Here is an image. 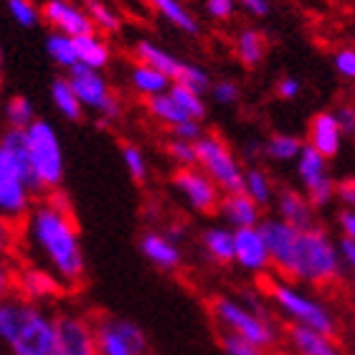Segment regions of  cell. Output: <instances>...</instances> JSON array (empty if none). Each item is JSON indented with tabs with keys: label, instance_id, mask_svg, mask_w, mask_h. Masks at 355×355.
Wrapping results in <instances>:
<instances>
[{
	"label": "cell",
	"instance_id": "5",
	"mask_svg": "<svg viewBox=\"0 0 355 355\" xmlns=\"http://www.w3.org/2000/svg\"><path fill=\"white\" fill-rule=\"evenodd\" d=\"M266 295L272 300V304L292 322L300 327H310L322 335H338V320H335L333 310L325 302H320L318 297L310 292H302L295 282L287 279H272L266 284Z\"/></svg>",
	"mask_w": 355,
	"mask_h": 355
},
{
	"label": "cell",
	"instance_id": "1",
	"mask_svg": "<svg viewBox=\"0 0 355 355\" xmlns=\"http://www.w3.org/2000/svg\"><path fill=\"white\" fill-rule=\"evenodd\" d=\"M21 241L33 249L44 269L56 277L64 287H79L87 274L82 236L74 221L69 200L59 191L46 193L33 203L21 221Z\"/></svg>",
	"mask_w": 355,
	"mask_h": 355
},
{
	"label": "cell",
	"instance_id": "11",
	"mask_svg": "<svg viewBox=\"0 0 355 355\" xmlns=\"http://www.w3.org/2000/svg\"><path fill=\"white\" fill-rule=\"evenodd\" d=\"M53 355H96L94 322L76 312L53 315Z\"/></svg>",
	"mask_w": 355,
	"mask_h": 355
},
{
	"label": "cell",
	"instance_id": "34",
	"mask_svg": "<svg viewBox=\"0 0 355 355\" xmlns=\"http://www.w3.org/2000/svg\"><path fill=\"white\" fill-rule=\"evenodd\" d=\"M46 56L56 64L59 69L69 71V69H74L79 61H76V41L74 38L64 36V33H49L46 36Z\"/></svg>",
	"mask_w": 355,
	"mask_h": 355
},
{
	"label": "cell",
	"instance_id": "27",
	"mask_svg": "<svg viewBox=\"0 0 355 355\" xmlns=\"http://www.w3.org/2000/svg\"><path fill=\"white\" fill-rule=\"evenodd\" d=\"M130 87L135 89V94H140L142 99H150V96H157V94H165L168 89H171V79L155 69L145 67V64H137L135 61L132 67H130Z\"/></svg>",
	"mask_w": 355,
	"mask_h": 355
},
{
	"label": "cell",
	"instance_id": "14",
	"mask_svg": "<svg viewBox=\"0 0 355 355\" xmlns=\"http://www.w3.org/2000/svg\"><path fill=\"white\" fill-rule=\"evenodd\" d=\"M64 292H67V287L49 269H44V266L31 264L15 269V295L23 297L26 302L31 304L53 302V300L64 297Z\"/></svg>",
	"mask_w": 355,
	"mask_h": 355
},
{
	"label": "cell",
	"instance_id": "23",
	"mask_svg": "<svg viewBox=\"0 0 355 355\" xmlns=\"http://www.w3.org/2000/svg\"><path fill=\"white\" fill-rule=\"evenodd\" d=\"M266 36L259 28L254 26H244V28L236 31V38H234V51H236V59L244 64L246 69H257L264 64L266 59Z\"/></svg>",
	"mask_w": 355,
	"mask_h": 355
},
{
	"label": "cell",
	"instance_id": "32",
	"mask_svg": "<svg viewBox=\"0 0 355 355\" xmlns=\"http://www.w3.org/2000/svg\"><path fill=\"white\" fill-rule=\"evenodd\" d=\"M36 117L38 114L33 102L23 94H10L3 102V110H0V119H3L6 130H26Z\"/></svg>",
	"mask_w": 355,
	"mask_h": 355
},
{
	"label": "cell",
	"instance_id": "52",
	"mask_svg": "<svg viewBox=\"0 0 355 355\" xmlns=\"http://www.w3.org/2000/svg\"><path fill=\"white\" fill-rule=\"evenodd\" d=\"M335 223L340 229V236L355 239V211L353 208H340L338 216H335Z\"/></svg>",
	"mask_w": 355,
	"mask_h": 355
},
{
	"label": "cell",
	"instance_id": "41",
	"mask_svg": "<svg viewBox=\"0 0 355 355\" xmlns=\"http://www.w3.org/2000/svg\"><path fill=\"white\" fill-rule=\"evenodd\" d=\"M21 244V223L3 218L0 216V257H10L15 252V246Z\"/></svg>",
	"mask_w": 355,
	"mask_h": 355
},
{
	"label": "cell",
	"instance_id": "21",
	"mask_svg": "<svg viewBox=\"0 0 355 355\" xmlns=\"http://www.w3.org/2000/svg\"><path fill=\"white\" fill-rule=\"evenodd\" d=\"M287 343L295 355H343V348L333 335H322L310 327L289 325Z\"/></svg>",
	"mask_w": 355,
	"mask_h": 355
},
{
	"label": "cell",
	"instance_id": "4",
	"mask_svg": "<svg viewBox=\"0 0 355 355\" xmlns=\"http://www.w3.org/2000/svg\"><path fill=\"white\" fill-rule=\"evenodd\" d=\"M23 140H26L28 165L36 180L38 196L59 191L64 183V173H67V160H64V148H61L56 127L49 119L36 117L23 130Z\"/></svg>",
	"mask_w": 355,
	"mask_h": 355
},
{
	"label": "cell",
	"instance_id": "42",
	"mask_svg": "<svg viewBox=\"0 0 355 355\" xmlns=\"http://www.w3.org/2000/svg\"><path fill=\"white\" fill-rule=\"evenodd\" d=\"M203 10H206L208 21L214 23H231L239 13L234 0H203Z\"/></svg>",
	"mask_w": 355,
	"mask_h": 355
},
{
	"label": "cell",
	"instance_id": "24",
	"mask_svg": "<svg viewBox=\"0 0 355 355\" xmlns=\"http://www.w3.org/2000/svg\"><path fill=\"white\" fill-rule=\"evenodd\" d=\"M74 41H76V61H79V67L104 71L112 64V59H114L110 41L104 36H99V33H89V36L74 38Z\"/></svg>",
	"mask_w": 355,
	"mask_h": 355
},
{
	"label": "cell",
	"instance_id": "54",
	"mask_svg": "<svg viewBox=\"0 0 355 355\" xmlns=\"http://www.w3.org/2000/svg\"><path fill=\"white\" fill-rule=\"evenodd\" d=\"M249 165H259L261 160V142H252L244 148V155H241Z\"/></svg>",
	"mask_w": 355,
	"mask_h": 355
},
{
	"label": "cell",
	"instance_id": "26",
	"mask_svg": "<svg viewBox=\"0 0 355 355\" xmlns=\"http://www.w3.org/2000/svg\"><path fill=\"white\" fill-rule=\"evenodd\" d=\"M241 193H246L259 208H269L274 203V196H277V185H274V178L269 175V171H264L261 165H246Z\"/></svg>",
	"mask_w": 355,
	"mask_h": 355
},
{
	"label": "cell",
	"instance_id": "31",
	"mask_svg": "<svg viewBox=\"0 0 355 355\" xmlns=\"http://www.w3.org/2000/svg\"><path fill=\"white\" fill-rule=\"evenodd\" d=\"M49 96H51L53 110L59 112L61 117L69 119V122H79L84 117V107L76 99L74 89L69 87L67 76H56L51 82V89H49Z\"/></svg>",
	"mask_w": 355,
	"mask_h": 355
},
{
	"label": "cell",
	"instance_id": "8",
	"mask_svg": "<svg viewBox=\"0 0 355 355\" xmlns=\"http://www.w3.org/2000/svg\"><path fill=\"white\" fill-rule=\"evenodd\" d=\"M67 82L74 89L76 99L84 110L94 112L96 117H102L104 122H117L122 117L125 107H122L117 92H114L104 71H94V69L76 64L74 69L67 71Z\"/></svg>",
	"mask_w": 355,
	"mask_h": 355
},
{
	"label": "cell",
	"instance_id": "46",
	"mask_svg": "<svg viewBox=\"0 0 355 355\" xmlns=\"http://www.w3.org/2000/svg\"><path fill=\"white\" fill-rule=\"evenodd\" d=\"M274 92H277L279 99L292 102V99H297V96L302 94V82L292 74H284V76H279V82L274 84Z\"/></svg>",
	"mask_w": 355,
	"mask_h": 355
},
{
	"label": "cell",
	"instance_id": "50",
	"mask_svg": "<svg viewBox=\"0 0 355 355\" xmlns=\"http://www.w3.org/2000/svg\"><path fill=\"white\" fill-rule=\"evenodd\" d=\"M234 3L239 10H244L249 18H257V21L272 13V0H234Z\"/></svg>",
	"mask_w": 355,
	"mask_h": 355
},
{
	"label": "cell",
	"instance_id": "40",
	"mask_svg": "<svg viewBox=\"0 0 355 355\" xmlns=\"http://www.w3.org/2000/svg\"><path fill=\"white\" fill-rule=\"evenodd\" d=\"M165 155L171 157L175 168H193L196 165V148H193V142L171 137V140L165 142Z\"/></svg>",
	"mask_w": 355,
	"mask_h": 355
},
{
	"label": "cell",
	"instance_id": "39",
	"mask_svg": "<svg viewBox=\"0 0 355 355\" xmlns=\"http://www.w3.org/2000/svg\"><path fill=\"white\" fill-rule=\"evenodd\" d=\"M208 96L221 107H234L241 102V87L234 79H218V82H211Z\"/></svg>",
	"mask_w": 355,
	"mask_h": 355
},
{
	"label": "cell",
	"instance_id": "48",
	"mask_svg": "<svg viewBox=\"0 0 355 355\" xmlns=\"http://www.w3.org/2000/svg\"><path fill=\"white\" fill-rule=\"evenodd\" d=\"M15 295V266L0 257V300Z\"/></svg>",
	"mask_w": 355,
	"mask_h": 355
},
{
	"label": "cell",
	"instance_id": "10",
	"mask_svg": "<svg viewBox=\"0 0 355 355\" xmlns=\"http://www.w3.org/2000/svg\"><path fill=\"white\" fill-rule=\"evenodd\" d=\"M173 191L178 193V198L183 200L185 206L196 211L200 216H211L218 211L223 193L216 188V183L206 175L203 171L193 168H175V173L171 175Z\"/></svg>",
	"mask_w": 355,
	"mask_h": 355
},
{
	"label": "cell",
	"instance_id": "30",
	"mask_svg": "<svg viewBox=\"0 0 355 355\" xmlns=\"http://www.w3.org/2000/svg\"><path fill=\"white\" fill-rule=\"evenodd\" d=\"M82 8L87 10L94 33H99V36H114L122 31V15L107 0H84Z\"/></svg>",
	"mask_w": 355,
	"mask_h": 355
},
{
	"label": "cell",
	"instance_id": "33",
	"mask_svg": "<svg viewBox=\"0 0 355 355\" xmlns=\"http://www.w3.org/2000/svg\"><path fill=\"white\" fill-rule=\"evenodd\" d=\"M145 110H148V117L155 119L157 125H163L165 130L180 125V122H188L185 112L178 107L175 99H173L168 92H165V94H157V96L145 99Z\"/></svg>",
	"mask_w": 355,
	"mask_h": 355
},
{
	"label": "cell",
	"instance_id": "19",
	"mask_svg": "<svg viewBox=\"0 0 355 355\" xmlns=\"http://www.w3.org/2000/svg\"><path fill=\"white\" fill-rule=\"evenodd\" d=\"M140 252L160 272H175L183 264V249H180V244L171 241L163 231H145L140 236Z\"/></svg>",
	"mask_w": 355,
	"mask_h": 355
},
{
	"label": "cell",
	"instance_id": "22",
	"mask_svg": "<svg viewBox=\"0 0 355 355\" xmlns=\"http://www.w3.org/2000/svg\"><path fill=\"white\" fill-rule=\"evenodd\" d=\"M148 3L163 21H168L180 33L191 38L200 36V21L198 15L188 8V3H183V0H148Z\"/></svg>",
	"mask_w": 355,
	"mask_h": 355
},
{
	"label": "cell",
	"instance_id": "38",
	"mask_svg": "<svg viewBox=\"0 0 355 355\" xmlns=\"http://www.w3.org/2000/svg\"><path fill=\"white\" fill-rule=\"evenodd\" d=\"M211 74H208L206 69L198 67V64H193V61H185L183 71H180V76H178L173 84H180V87H188L193 89V92H198V94L206 96L208 94V87H211Z\"/></svg>",
	"mask_w": 355,
	"mask_h": 355
},
{
	"label": "cell",
	"instance_id": "20",
	"mask_svg": "<svg viewBox=\"0 0 355 355\" xmlns=\"http://www.w3.org/2000/svg\"><path fill=\"white\" fill-rule=\"evenodd\" d=\"M132 56L137 64H145V67L155 69L160 74H165L171 82H175L180 71H183L185 61H180L173 51L163 49L160 44L155 41H150V38H140V41H135L132 46Z\"/></svg>",
	"mask_w": 355,
	"mask_h": 355
},
{
	"label": "cell",
	"instance_id": "53",
	"mask_svg": "<svg viewBox=\"0 0 355 355\" xmlns=\"http://www.w3.org/2000/svg\"><path fill=\"white\" fill-rule=\"evenodd\" d=\"M165 236L171 239V241H175V244H180V241H183L185 239V234H188V229H185V223H168V226H165V231H163Z\"/></svg>",
	"mask_w": 355,
	"mask_h": 355
},
{
	"label": "cell",
	"instance_id": "12",
	"mask_svg": "<svg viewBox=\"0 0 355 355\" xmlns=\"http://www.w3.org/2000/svg\"><path fill=\"white\" fill-rule=\"evenodd\" d=\"M36 203V196L31 191L21 173L15 171L8 155L0 150V216L21 223Z\"/></svg>",
	"mask_w": 355,
	"mask_h": 355
},
{
	"label": "cell",
	"instance_id": "25",
	"mask_svg": "<svg viewBox=\"0 0 355 355\" xmlns=\"http://www.w3.org/2000/svg\"><path fill=\"white\" fill-rule=\"evenodd\" d=\"M200 249L208 261L218 266H229L234 261V231L229 226H208L200 234Z\"/></svg>",
	"mask_w": 355,
	"mask_h": 355
},
{
	"label": "cell",
	"instance_id": "56",
	"mask_svg": "<svg viewBox=\"0 0 355 355\" xmlns=\"http://www.w3.org/2000/svg\"><path fill=\"white\" fill-rule=\"evenodd\" d=\"M183 3H188V0H183Z\"/></svg>",
	"mask_w": 355,
	"mask_h": 355
},
{
	"label": "cell",
	"instance_id": "16",
	"mask_svg": "<svg viewBox=\"0 0 355 355\" xmlns=\"http://www.w3.org/2000/svg\"><path fill=\"white\" fill-rule=\"evenodd\" d=\"M231 264L241 266L249 274H266L272 269L259 226L234 231V261Z\"/></svg>",
	"mask_w": 355,
	"mask_h": 355
},
{
	"label": "cell",
	"instance_id": "6",
	"mask_svg": "<svg viewBox=\"0 0 355 355\" xmlns=\"http://www.w3.org/2000/svg\"><path fill=\"white\" fill-rule=\"evenodd\" d=\"M211 315L221 325L223 333L239 335L261 350H269L277 343V327H274L269 312L252 310L234 297H214Z\"/></svg>",
	"mask_w": 355,
	"mask_h": 355
},
{
	"label": "cell",
	"instance_id": "3",
	"mask_svg": "<svg viewBox=\"0 0 355 355\" xmlns=\"http://www.w3.org/2000/svg\"><path fill=\"white\" fill-rule=\"evenodd\" d=\"M345 277L340 259H338V249H335V239L325 226H310V229L297 231L295 249H292V259H289L287 282L295 284H310V287H333Z\"/></svg>",
	"mask_w": 355,
	"mask_h": 355
},
{
	"label": "cell",
	"instance_id": "45",
	"mask_svg": "<svg viewBox=\"0 0 355 355\" xmlns=\"http://www.w3.org/2000/svg\"><path fill=\"white\" fill-rule=\"evenodd\" d=\"M203 122H196V119H188V122H180V125L171 127V137L175 140H185V142H196L203 137Z\"/></svg>",
	"mask_w": 355,
	"mask_h": 355
},
{
	"label": "cell",
	"instance_id": "47",
	"mask_svg": "<svg viewBox=\"0 0 355 355\" xmlns=\"http://www.w3.org/2000/svg\"><path fill=\"white\" fill-rule=\"evenodd\" d=\"M335 200L340 203V208L355 206V180L353 178H338V180H335Z\"/></svg>",
	"mask_w": 355,
	"mask_h": 355
},
{
	"label": "cell",
	"instance_id": "15",
	"mask_svg": "<svg viewBox=\"0 0 355 355\" xmlns=\"http://www.w3.org/2000/svg\"><path fill=\"white\" fill-rule=\"evenodd\" d=\"M307 140H302L307 148H312L318 155H322L325 160H335V157L343 153V142H345V135H343L338 119H335L333 110H322L318 112L315 117L307 122Z\"/></svg>",
	"mask_w": 355,
	"mask_h": 355
},
{
	"label": "cell",
	"instance_id": "7",
	"mask_svg": "<svg viewBox=\"0 0 355 355\" xmlns=\"http://www.w3.org/2000/svg\"><path fill=\"white\" fill-rule=\"evenodd\" d=\"M196 148V168L206 173L221 193H239L244 185V163L236 150L223 140L218 132H203Z\"/></svg>",
	"mask_w": 355,
	"mask_h": 355
},
{
	"label": "cell",
	"instance_id": "28",
	"mask_svg": "<svg viewBox=\"0 0 355 355\" xmlns=\"http://www.w3.org/2000/svg\"><path fill=\"white\" fill-rule=\"evenodd\" d=\"M302 145V137L292 132H272L261 142V157L272 163H295Z\"/></svg>",
	"mask_w": 355,
	"mask_h": 355
},
{
	"label": "cell",
	"instance_id": "9",
	"mask_svg": "<svg viewBox=\"0 0 355 355\" xmlns=\"http://www.w3.org/2000/svg\"><path fill=\"white\" fill-rule=\"evenodd\" d=\"M295 165H297L300 185H302V193H304V198L310 200V206L315 208V211H322V208L333 206L335 180H338V178L330 171V160H325V157L318 155L312 148L302 145Z\"/></svg>",
	"mask_w": 355,
	"mask_h": 355
},
{
	"label": "cell",
	"instance_id": "51",
	"mask_svg": "<svg viewBox=\"0 0 355 355\" xmlns=\"http://www.w3.org/2000/svg\"><path fill=\"white\" fill-rule=\"evenodd\" d=\"M335 249H338V259H340L343 269L345 272H353V266H355V239H345L340 236L338 241H335Z\"/></svg>",
	"mask_w": 355,
	"mask_h": 355
},
{
	"label": "cell",
	"instance_id": "29",
	"mask_svg": "<svg viewBox=\"0 0 355 355\" xmlns=\"http://www.w3.org/2000/svg\"><path fill=\"white\" fill-rule=\"evenodd\" d=\"M94 340H96V355H137L122 333L114 325V318H99L94 322Z\"/></svg>",
	"mask_w": 355,
	"mask_h": 355
},
{
	"label": "cell",
	"instance_id": "13",
	"mask_svg": "<svg viewBox=\"0 0 355 355\" xmlns=\"http://www.w3.org/2000/svg\"><path fill=\"white\" fill-rule=\"evenodd\" d=\"M38 10H41V21L53 33H64L69 38H82L94 33L87 10L74 0H44V6H38Z\"/></svg>",
	"mask_w": 355,
	"mask_h": 355
},
{
	"label": "cell",
	"instance_id": "36",
	"mask_svg": "<svg viewBox=\"0 0 355 355\" xmlns=\"http://www.w3.org/2000/svg\"><path fill=\"white\" fill-rule=\"evenodd\" d=\"M119 155H122V165H125L127 175L132 178L135 183H145L150 178V163L145 153H142L135 142H125L122 148H119Z\"/></svg>",
	"mask_w": 355,
	"mask_h": 355
},
{
	"label": "cell",
	"instance_id": "2",
	"mask_svg": "<svg viewBox=\"0 0 355 355\" xmlns=\"http://www.w3.org/2000/svg\"><path fill=\"white\" fill-rule=\"evenodd\" d=\"M0 340L13 355H53V315L10 295L0 300Z\"/></svg>",
	"mask_w": 355,
	"mask_h": 355
},
{
	"label": "cell",
	"instance_id": "37",
	"mask_svg": "<svg viewBox=\"0 0 355 355\" xmlns=\"http://www.w3.org/2000/svg\"><path fill=\"white\" fill-rule=\"evenodd\" d=\"M8 15L13 18L21 28H36L41 23V10L33 0H6Z\"/></svg>",
	"mask_w": 355,
	"mask_h": 355
},
{
	"label": "cell",
	"instance_id": "55",
	"mask_svg": "<svg viewBox=\"0 0 355 355\" xmlns=\"http://www.w3.org/2000/svg\"><path fill=\"white\" fill-rule=\"evenodd\" d=\"M0 71H3V49H0Z\"/></svg>",
	"mask_w": 355,
	"mask_h": 355
},
{
	"label": "cell",
	"instance_id": "44",
	"mask_svg": "<svg viewBox=\"0 0 355 355\" xmlns=\"http://www.w3.org/2000/svg\"><path fill=\"white\" fill-rule=\"evenodd\" d=\"M333 67H335V71L340 74V79L353 82L355 79V49L353 46H343V49L335 51Z\"/></svg>",
	"mask_w": 355,
	"mask_h": 355
},
{
	"label": "cell",
	"instance_id": "43",
	"mask_svg": "<svg viewBox=\"0 0 355 355\" xmlns=\"http://www.w3.org/2000/svg\"><path fill=\"white\" fill-rule=\"evenodd\" d=\"M218 343H221V350L226 355H266L261 348H257V345H252L249 340L239 338V335H231V333H221Z\"/></svg>",
	"mask_w": 355,
	"mask_h": 355
},
{
	"label": "cell",
	"instance_id": "35",
	"mask_svg": "<svg viewBox=\"0 0 355 355\" xmlns=\"http://www.w3.org/2000/svg\"><path fill=\"white\" fill-rule=\"evenodd\" d=\"M168 94L175 99V104L185 112V117H188V119L203 122V117L208 114L206 96L198 94V92H193V89H188V87H180V84H171Z\"/></svg>",
	"mask_w": 355,
	"mask_h": 355
},
{
	"label": "cell",
	"instance_id": "49",
	"mask_svg": "<svg viewBox=\"0 0 355 355\" xmlns=\"http://www.w3.org/2000/svg\"><path fill=\"white\" fill-rule=\"evenodd\" d=\"M333 114H335V119H338V125H340V130H343V135L345 137H353V132H355V107L350 102H343V104H338L333 110Z\"/></svg>",
	"mask_w": 355,
	"mask_h": 355
},
{
	"label": "cell",
	"instance_id": "18",
	"mask_svg": "<svg viewBox=\"0 0 355 355\" xmlns=\"http://www.w3.org/2000/svg\"><path fill=\"white\" fill-rule=\"evenodd\" d=\"M216 214L223 218V226H229L231 231L236 229H252L259 226L264 218V208H259L246 193H223L218 211Z\"/></svg>",
	"mask_w": 355,
	"mask_h": 355
},
{
	"label": "cell",
	"instance_id": "17",
	"mask_svg": "<svg viewBox=\"0 0 355 355\" xmlns=\"http://www.w3.org/2000/svg\"><path fill=\"white\" fill-rule=\"evenodd\" d=\"M272 206L277 211L274 216L297 231L310 229V226L318 223V211L310 206V200L304 198V193L297 191V188H287V185L277 188Z\"/></svg>",
	"mask_w": 355,
	"mask_h": 355
}]
</instances>
